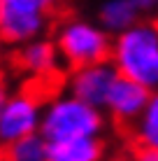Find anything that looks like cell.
<instances>
[{
  "label": "cell",
  "mask_w": 158,
  "mask_h": 161,
  "mask_svg": "<svg viewBox=\"0 0 158 161\" xmlns=\"http://www.w3.org/2000/svg\"><path fill=\"white\" fill-rule=\"evenodd\" d=\"M116 75L142 84L144 89H158V19L140 16L126 31L112 35L110 58Z\"/></svg>",
  "instance_id": "obj_1"
},
{
  "label": "cell",
  "mask_w": 158,
  "mask_h": 161,
  "mask_svg": "<svg viewBox=\"0 0 158 161\" xmlns=\"http://www.w3.org/2000/svg\"><path fill=\"white\" fill-rule=\"evenodd\" d=\"M107 114L100 108L70 96L68 91H56L42 105L40 133L47 142L68 140V138H91L102 136L107 129Z\"/></svg>",
  "instance_id": "obj_2"
},
{
  "label": "cell",
  "mask_w": 158,
  "mask_h": 161,
  "mask_svg": "<svg viewBox=\"0 0 158 161\" xmlns=\"http://www.w3.org/2000/svg\"><path fill=\"white\" fill-rule=\"evenodd\" d=\"M51 40L56 44L65 70L110 58L112 35L95 19L81 14H68L54 26Z\"/></svg>",
  "instance_id": "obj_3"
},
{
  "label": "cell",
  "mask_w": 158,
  "mask_h": 161,
  "mask_svg": "<svg viewBox=\"0 0 158 161\" xmlns=\"http://www.w3.org/2000/svg\"><path fill=\"white\" fill-rule=\"evenodd\" d=\"M63 0H3L0 3V42L3 47L21 44L47 35L51 16Z\"/></svg>",
  "instance_id": "obj_4"
},
{
  "label": "cell",
  "mask_w": 158,
  "mask_h": 161,
  "mask_svg": "<svg viewBox=\"0 0 158 161\" xmlns=\"http://www.w3.org/2000/svg\"><path fill=\"white\" fill-rule=\"evenodd\" d=\"M49 96H54V93H49L37 82H26L21 89L9 93V98L0 110V145L37 133L42 105Z\"/></svg>",
  "instance_id": "obj_5"
},
{
  "label": "cell",
  "mask_w": 158,
  "mask_h": 161,
  "mask_svg": "<svg viewBox=\"0 0 158 161\" xmlns=\"http://www.w3.org/2000/svg\"><path fill=\"white\" fill-rule=\"evenodd\" d=\"M14 68L21 75H26L28 82H37L51 93L61 91L58 86H63L65 65L61 61V54H58L51 35H40L35 40L16 47Z\"/></svg>",
  "instance_id": "obj_6"
},
{
  "label": "cell",
  "mask_w": 158,
  "mask_h": 161,
  "mask_svg": "<svg viewBox=\"0 0 158 161\" xmlns=\"http://www.w3.org/2000/svg\"><path fill=\"white\" fill-rule=\"evenodd\" d=\"M114 80H116V70L112 68V63L110 61H100V63L70 68L63 77V89L70 96L102 110Z\"/></svg>",
  "instance_id": "obj_7"
},
{
  "label": "cell",
  "mask_w": 158,
  "mask_h": 161,
  "mask_svg": "<svg viewBox=\"0 0 158 161\" xmlns=\"http://www.w3.org/2000/svg\"><path fill=\"white\" fill-rule=\"evenodd\" d=\"M149 89L142 84L128 80V77L116 75L114 84L110 89L102 105V112L107 114V119H112L119 126H133L135 119L140 117V112L144 110L146 101H149Z\"/></svg>",
  "instance_id": "obj_8"
},
{
  "label": "cell",
  "mask_w": 158,
  "mask_h": 161,
  "mask_svg": "<svg viewBox=\"0 0 158 161\" xmlns=\"http://www.w3.org/2000/svg\"><path fill=\"white\" fill-rule=\"evenodd\" d=\"M105 157L107 142L102 136L47 142V161H105Z\"/></svg>",
  "instance_id": "obj_9"
},
{
  "label": "cell",
  "mask_w": 158,
  "mask_h": 161,
  "mask_svg": "<svg viewBox=\"0 0 158 161\" xmlns=\"http://www.w3.org/2000/svg\"><path fill=\"white\" fill-rule=\"evenodd\" d=\"M140 16L142 14L135 9V5L130 0H100L95 7V21L110 35H116V33L126 31Z\"/></svg>",
  "instance_id": "obj_10"
},
{
  "label": "cell",
  "mask_w": 158,
  "mask_h": 161,
  "mask_svg": "<svg viewBox=\"0 0 158 161\" xmlns=\"http://www.w3.org/2000/svg\"><path fill=\"white\" fill-rule=\"evenodd\" d=\"M0 161H47V140L40 133L0 145Z\"/></svg>",
  "instance_id": "obj_11"
},
{
  "label": "cell",
  "mask_w": 158,
  "mask_h": 161,
  "mask_svg": "<svg viewBox=\"0 0 158 161\" xmlns=\"http://www.w3.org/2000/svg\"><path fill=\"white\" fill-rule=\"evenodd\" d=\"M133 140L135 145L158 147V89L149 93L144 110L133 124Z\"/></svg>",
  "instance_id": "obj_12"
},
{
  "label": "cell",
  "mask_w": 158,
  "mask_h": 161,
  "mask_svg": "<svg viewBox=\"0 0 158 161\" xmlns=\"http://www.w3.org/2000/svg\"><path fill=\"white\" fill-rule=\"evenodd\" d=\"M133 161H158V147L135 145V149H133Z\"/></svg>",
  "instance_id": "obj_13"
},
{
  "label": "cell",
  "mask_w": 158,
  "mask_h": 161,
  "mask_svg": "<svg viewBox=\"0 0 158 161\" xmlns=\"http://www.w3.org/2000/svg\"><path fill=\"white\" fill-rule=\"evenodd\" d=\"M130 3L135 5V9H137L142 16H149V14H154L156 12V7H158V0H130Z\"/></svg>",
  "instance_id": "obj_14"
},
{
  "label": "cell",
  "mask_w": 158,
  "mask_h": 161,
  "mask_svg": "<svg viewBox=\"0 0 158 161\" xmlns=\"http://www.w3.org/2000/svg\"><path fill=\"white\" fill-rule=\"evenodd\" d=\"M9 93H12V84H9V77L0 70V110H3L5 101L9 98Z\"/></svg>",
  "instance_id": "obj_15"
},
{
  "label": "cell",
  "mask_w": 158,
  "mask_h": 161,
  "mask_svg": "<svg viewBox=\"0 0 158 161\" xmlns=\"http://www.w3.org/2000/svg\"><path fill=\"white\" fill-rule=\"evenodd\" d=\"M0 61H3V42H0Z\"/></svg>",
  "instance_id": "obj_16"
},
{
  "label": "cell",
  "mask_w": 158,
  "mask_h": 161,
  "mask_svg": "<svg viewBox=\"0 0 158 161\" xmlns=\"http://www.w3.org/2000/svg\"><path fill=\"white\" fill-rule=\"evenodd\" d=\"M154 14H156V19H158V7H156V12H154Z\"/></svg>",
  "instance_id": "obj_17"
},
{
  "label": "cell",
  "mask_w": 158,
  "mask_h": 161,
  "mask_svg": "<svg viewBox=\"0 0 158 161\" xmlns=\"http://www.w3.org/2000/svg\"><path fill=\"white\" fill-rule=\"evenodd\" d=\"M0 3H3V0H0Z\"/></svg>",
  "instance_id": "obj_18"
}]
</instances>
